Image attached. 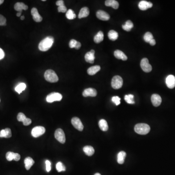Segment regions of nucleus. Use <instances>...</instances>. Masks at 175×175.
<instances>
[{
  "label": "nucleus",
  "instance_id": "f257e3e1",
  "mask_svg": "<svg viewBox=\"0 0 175 175\" xmlns=\"http://www.w3.org/2000/svg\"><path fill=\"white\" fill-rule=\"evenodd\" d=\"M54 42L53 37L49 36L45 38V39L42 40L39 45V49L40 50L45 52L50 49Z\"/></svg>",
  "mask_w": 175,
  "mask_h": 175
},
{
  "label": "nucleus",
  "instance_id": "f03ea898",
  "mask_svg": "<svg viewBox=\"0 0 175 175\" xmlns=\"http://www.w3.org/2000/svg\"><path fill=\"white\" fill-rule=\"evenodd\" d=\"M134 130L138 134L140 135H146L149 132L150 127L146 124H138L136 125L134 127Z\"/></svg>",
  "mask_w": 175,
  "mask_h": 175
},
{
  "label": "nucleus",
  "instance_id": "7ed1b4c3",
  "mask_svg": "<svg viewBox=\"0 0 175 175\" xmlns=\"http://www.w3.org/2000/svg\"><path fill=\"white\" fill-rule=\"evenodd\" d=\"M44 77L45 80L49 82L55 83L58 81V76L52 70H48L45 72Z\"/></svg>",
  "mask_w": 175,
  "mask_h": 175
},
{
  "label": "nucleus",
  "instance_id": "20e7f679",
  "mask_svg": "<svg viewBox=\"0 0 175 175\" xmlns=\"http://www.w3.org/2000/svg\"><path fill=\"white\" fill-rule=\"evenodd\" d=\"M123 84V80L120 76H115L112 80V86L114 89H120Z\"/></svg>",
  "mask_w": 175,
  "mask_h": 175
},
{
  "label": "nucleus",
  "instance_id": "39448f33",
  "mask_svg": "<svg viewBox=\"0 0 175 175\" xmlns=\"http://www.w3.org/2000/svg\"><path fill=\"white\" fill-rule=\"evenodd\" d=\"M62 98V96L58 93H52L49 94L46 97L47 102L52 103L54 101H60Z\"/></svg>",
  "mask_w": 175,
  "mask_h": 175
},
{
  "label": "nucleus",
  "instance_id": "423d86ee",
  "mask_svg": "<svg viewBox=\"0 0 175 175\" xmlns=\"http://www.w3.org/2000/svg\"><path fill=\"white\" fill-rule=\"evenodd\" d=\"M54 137L58 142L61 143H64L66 141L65 133L63 130L61 129H58L54 133Z\"/></svg>",
  "mask_w": 175,
  "mask_h": 175
},
{
  "label": "nucleus",
  "instance_id": "0eeeda50",
  "mask_svg": "<svg viewBox=\"0 0 175 175\" xmlns=\"http://www.w3.org/2000/svg\"><path fill=\"white\" fill-rule=\"evenodd\" d=\"M45 132V129L43 126H38L35 127L31 131L32 136L37 138L40 136Z\"/></svg>",
  "mask_w": 175,
  "mask_h": 175
},
{
  "label": "nucleus",
  "instance_id": "6e6552de",
  "mask_svg": "<svg viewBox=\"0 0 175 175\" xmlns=\"http://www.w3.org/2000/svg\"><path fill=\"white\" fill-rule=\"evenodd\" d=\"M140 65L142 70L146 73H149L152 71V68L151 65L149 63V60L147 58H143Z\"/></svg>",
  "mask_w": 175,
  "mask_h": 175
},
{
  "label": "nucleus",
  "instance_id": "1a4fd4ad",
  "mask_svg": "<svg viewBox=\"0 0 175 175\" xmlns=\"http://www.w3.org/2000/svg\"><path fill=\"white\" fill-rule=\"evenodd\" d=\"M71 122L73 126L77 130L80 131H82L83 130V125L82 123L81 120L79 119V118L77 117H74L72 118Z\"/></svg>",
  "mask_w": 175,
  "mask_h": 175
},
{
  "label": "nucleus",
  "instance_id": "9d476101",
  "mask_svg": "<svg viewBox=\"0 0 175 175\" xmlns=\"http://www.w3.org/2000/svg\"><path fill=\"white\" fill-rule=\"evenodd\" d=\"M97 91L96 89H93L91 88L85 89L82 93L84 97H88V96L95 97L97 96Z\"/></svg>",
  "mask_w": 175,
  "mask_h": 175
},
{
  "label": "nucleus",
  "instance_id": "9b49d317",
  "mask_svg": "<svg viewBox=\"0 0 175 175\" xmlns=\"http://www.w3.org/2000/svg\"><path fill=\"white\" fill-rule=\"evenodd\" d=\"M96 17L98 19L102 21H108L110 19V16L109 14L104 11L99 10L96 13Z\"/></svg>",
  "mask_w": 175,
  "mask_h": 175
},
{
  "label": "nucleus",
  "instance_id": "f8f14e48",
  "mask_svg": "<svg viewBox=\"0 0 175 175\" xmlns=\"http://www.w3.org/2000/svg\"><path fill=\"white\" fill-rule=\"evenodd\" d=\"M152 3L150 1H141L139 3V8L141 10H146L149 8H151L152 7Z\"/></svg>",
  "mask_w": 175,
  "mask_h": 175
},
{
  "label": "nucleus",
  "instance_id": "ddd939ff",
  "mask_svg": "<svg viewBox=\"0 0 175 175\" xmlns=\"http://www.w3.org/2000/svg\"><path fill=\"white\" fill-rule=\"evenodd\" d=\"M166 84L169 89H173L175 87V77L173 75H169L166 78Z\"/></svg>",
  "mask_w": 175,
  "mask_h": 175
},
{
  "label": "nucleus",
  "instance_id": "4468645a",
  "mask_svg": "<svg viewBox=\"0 0 175 175\" xmlns=\"http://www.w3.org/2000/svg\"><path fill=\"white\" fill-rule=\"evenodd\" d=\"M151 102L154 107L159 106L162 103V98L159 94H153L151 96Z\"/></svg>",
  "mask_w": 175,
  "mask_h": 175
},
{
  "label": "nucleus",
  "instance_id": "2eb2a0df",
  "mask_svg": "<svg viewBox=\"0 0 175 175\" xmlns=\"http://www.w3.org/2000/svg\"><path fill=\"white\" fill-rule=\"evenodd\" d=\"M94 54H95V51L94 50H92L90 52L87 53L85 56L86 61L87 62L90 63H93L94 59H95Z\"/></svg>",
  "mask_w": 175,
  "mask_h": 175
},
{
  "label": "nucleus",
  "instance_id": "dca6fc26",
  "mask_svg": "<svg viewBox=\"0 0 175 175\" xmlns=\"http://www.w3.org/2000/svg\"><path fill=\"white\" fill-rule=\"evenodd\" d=\"M31 14L33 16V20H34L35 21L37 22V23L42 21L43 18L39 14V12H38V11L37 8H35V7L32 8V10H31Z\"/></svg>",
  "mask_w": 175,
  "mask_h": 175
},
{
  "label": "nucleus",
  "instance_id": "f3484780",
  "mask_svg": "<svg viewBox=\"0 0 175 175\" xmlns=\"http://www.w3.org/2000/svg\"><path fill=\"white\" fill-rule=\"evenodd\" d=\"M14 9L15 10L17 11L18 12H21V13L23 10H26L28 9V6L25 5L24 3L18 2V3H17L16 4H15Z\"/></svg>",
  "mask_w": 175,
  "mask_h": 175
},
{
  "label": "nucleus",
  "instance_id": "a211bd4d",
  "mask_svg": "<svg viewBox=\"0 0 175 175\" xmlns=\"http://www.w3.org/2000/svg\"><path fill=\"white\" fill-rule=\"evenodd\" d=\"M114 54L115 57L119 60H122L124 61H125L127 60V56L123 52L119 50H116L114 52Z\"/></svg>",
  "mask_w": 175,
  "mask_h": 175
},
{
  "label": "nucleus",
  "instance_id": "6ab92c4d",
  "mask_svg": "<svg viewBox=\"0 0 175 175\" xmlns=\"http://www.w3.org/2000/svg\"><path fill=\"white\" fill-rule=\"evenodd\" d=\"M90 14V10L87 7H84L81 8L80 11L78 15V18L81 19L83 18H86L89 16Z\"/></svg>",
  "mask_w": 175,
  "mask_h": 175
},
{
  "label": "nucleus",
  "instance_id": "aec40b11",
  "mask_svg": "<svg viewBox=\"0 0 175 175\" xmlns=\"http://www.w3.org/2000/svg\"><path fill=\"white\" fill-rule=\"evenodd\" d=\"M105 5L107 7H111L115 10L118 9L119 7V4L118 1L115 0H107L105 1Z\"/></svg>",
  "mask_w": 175,
  "mask_h": 175
},
{
  "label": "nucleus",
  "instance_id": "412c9836",
  "mask_svg": "<svg viewBox=\"0 0 175 175\" xmlns=\"http://www.w3.org/2000/svg\"><path fill=\"white\" fill-rule=\"evenodd\" d=\"M101 69V67L99 65H96L91 67L88 69V74L90 76H93L99 72Z\"/></svg>",
  "mask_w": 175,
  "mask_h": 175
},
{
  "label": "nucleus",
  "instance_id": "4be33fe9",
  "mask_svg": "<svg viewBox=\"0 0 175 175\" xmlns=\"http://www.w3.org/2000/svg\"><path fill=\"white\" fill-rule=\"evenodd\" d=\"M35 163V161L31 157H27L24 160V164L25 167L27 170H28L31 168L32 165Z\"/></svg>",
  "mask_w": 175,
  "mask_h": 175
},
{
  "label": "nucleus",
  "instance_id": "5701e85b",
  "mask_svg": "<svg viewBox=\"0 0 175 175\" xmlns=\"http://www.w3.org/2000/svg\"><path fill=\"white\" fill-rule=\"evenodd\" d=\"M56 4L58 6V11L59 12L65 13L67 11V7L64 4V1L63 0H59L56 2Z\"/></svg>",
  "mask_w": 175,
  "mask_h": 175
},
{
  "label": "nucleus",
  "instance_id": "b1692460",
  "mask_svg": "<svg viewBox=\"0 0 175 175\" xmlns=\"http://www.w3.org/2000/svg\"><path fill=\"white\" fill-rule=\"evenodd\" d=\"M83 151L85 154L88 156H91L94 153V149L92 146H85L84 147Z\"/></svg>",
  "mask_w": 175,
  "mask_h": 175
},
{
  "label": "nucleus",
  "instance_id": "393cba45",
  "mask_svg": "<svg viewBox=\"0 0 175 175\" xmlns=\"http://www.w3.org/2000/svg\"><path fill=\"white\" fill-rule=\"evenodd\" d=\"M126 157V153L125 151H120L117 155V162L119 164H123Z\"/></svg>",
  "mask_w": 175,
  "mask_h": 175
},
{
  "label": "nucleus",
  "instance_id": "a878e982",
  "mask_svg": "<svg viewBox=\"0 0 175 175\" xmlns=\"http://www.w3.org/2000/svg\"><path fill=\"white\" fill-rule=\"evenodd\" d=\"M98 125H99L100 129H101L102 131H106L108 130L109 126L107 125V122L105 120H100L99 122Z\"/></svg>",
  "mask_w": 175,
  "mask_h": 175
},
{
  "label": "nucleus",
  "instance_id": "bb28decb",
  "mask_svg": "<svg viewBox=\"0 0 175 175\" xmlns=\"http://www.w3.org/2000/svg\"><path fill=\"white\" fill-rule=\"evenodd\" d=\"M104 40V34L102 31H99L97 34L94 36V41L96 43H99L102 42Z\"/></svg>",
  "mask_w": 175,
  "mask_h": 175
},
{
  "label": "nucleus",
  "instance_id": "cd10ccee",
  "mask_svg": "<svg viewBox=\"0 0 175 175\" xmlns=\"http://www.w3.org/2000/svg\"><path fill=\"white\" fill-rule=\"evenodd\" d=\"M108 37H109V39L112 41H115L118 39V33L116 32L115 31L113 30L110 31L109 33H108Z\"/></svg>",
  "mask_w": 175,
  "mask_h": 175
},
{
  "label": "nucleus",
  "instance_id": "c85d7f7f",
  "mask_svg": "<svg viewBox=\"0 0 175 175\" xmlns=\"http://www.w3.org/2000/svg\"><path fill=\"white\" fill-rule=\"evenodd\" d=\"M133 27V24L130 20H129V21H126V24L125 25H123V26H122L123 29L124 30L128 31V32L130 31Z\"/></svg>",
  "mask_w": 175,
  "mask_h": 175
},
{
  "label": "nucleus",
  "instance_id": "c756f323",
  "mask_svg": "<svg viewBox=\"0 0 175 175\" xmlns=\"http://www.w3.org/2000/svg\"><path fill=\"white\" fill-rule=\"evenodd\" d=\"M26 85L25 83H21L19 84V85H17L16 87L15 90L19 94H20L21 92L24 91L26 89Z\"/></svg>",
  "mask_w": 175,
  "mask_h": 175
},
{
  "label": "nucleus",
  "instance_id": "7c9ffc66",
  "mask_svg": "<svg viewBox=\"0 0 175 175\" xmlns=\"http://www.w3.org/2000/svg\"><path fill=\"white\" fill-rule=\"evenodd\" d=\"M66 16L67 19L69 20H74L76 18V14L72 10H69L67 11Z\"/></svg>",
  "mask_w": 175,
  "mask_h": 175
},
{
  "label": "nucleus",
  "instance_id": "2f4dec72",
  "mask_svg": "<svg viewBox=\"0 0 175 175\" xmlns=\"http://www.w3.org/2000/svg\"><path fill=\"white\" fill-rule=\"evenodd\" d=\"M125 101L128 104H133L135 103L134 100V96L132 94H129L125 96Z\"/></svg>",
  "mask_w": 175,
  "mask_h": 175
},
{
  "label": "nucleus",
  "instance_id": "473e14b6",
  "mask_svg": "<svg viewBox=\"0 0 175 175\" xmlns=\"http://www.w3.org/2000/svg\"><path fill=\"white\" fill-rule=\"evenodd\" d=\"M56 169L58 172L66 171V167L61 162H58L57 163Z\"/></svg>",
  "mask_w": 175,
  "mask_h": 175
},
{
  "label": "nucleus",
  "instance_id": "72a5a7b5",
  "mask_svg": "<svg viewBox=\"0 0 175 175\" xmlns=\"http://www.w3.org/2000/svg\"><path fill=\"white\" fill-rule=\"evenodd\" d=\"M143 39L146 43H149L150 40L153 39V36L150 32H146L143 36Z\"/></svg>",
  "mask_w": 175,
  "mask_h": 175
},
{
  "label": "nucleus",
  "instance_id": "f704fd0d",
  "mask_svg": "<svg viewBox=\"0 0 175 175\" xmlns=\"http://www.w3.org/2000/svg\"><path fill=\"white\" fill-rule=\"evenodd\" d=\"M15 156V153L12 152H8L6 154V158L7 160L8 161H11L14 159Z\"/></svg>",
  "mask_w": 175,
  "mask_h": 175
},
{
  "label": "nucleus",
  "instance_id": "c9c22d12",
  "mask_svg": "<svg viewBox=\"0 0 175 175\" xmlns=\"http://www.w3.org/2000/svg\"><path fill=\"white\" fill-rule=\"evenodd\" d=\"M26 118V117L25 116L24 113H23L20 112L18 114L17 120L19 122H23Z\"/></svg>",
  "mask_w": 175,
  "mask_h": 175
},
{
  "label": "nucleus",
  "instance_id": "e433bc0d",
  "mask_svg": "<svg viewBox=\"0 0 175 175\" xmlns=\"http://www.w3.org/2000/svg\"><path fill=\"white\" fill-rule=\"evenodd\" d=\"M120 100H121V98H120L119 97H118L117 96H113L112 98V101L113 103H114L116 106L120 105Z\"/></svg>",
  "mask_w": 175,
  "mask_h": 175
},
{
  "label": "nucleus",
  "instance_id": "4c0bfd02",
  "mask_svg": "<svg viewBox=\"0 0 175 175\" xmlns=\"http://www.w3.org/2000/svg\"><path fill=\"white\" fill-rule=\"evenodd\" d=\"M7 24V20L3 15L0 14V26H4Z\"/></svg>",
  "mask_w": 175,
  "mask_h": 175
},
{
  "label": "nucleus",
  "instance_id": "58836bf2",
  "mask_svg": "<svg viewBox=\"0 0 175 175\" xmlns=\"http://www.w3.org/2000/svg\"><path fill=\"white\" fill-rule=\"evenodd\" d=\"M6 133V136L5 138H10L12 136V133H11V130L9 128H6L4 129Z\"/></svg>",
  "mask_w": 175,
  "mask_h": 175
},
{
  "label": "nucleus",
  "instance_id": "ea45409f",
  "mask_svg": "<svg viewBox=\"0 0 175 175\" xmlns=\"http://www.w3.org/2000/svg\"><path fill=\"white\" fill-rule=\"evenodd\" d=\"M45 163H46V169L47 172H49L51 169V162L48 160H46Z\"/></svg>",
  "mask_w": 175,
  "mask_h": 175
},
{
  "label": "nucleus",
  "instance_id": "a19ab883",
  "mask_svg": "<svg viewBox=\"0 0 175 175\" xmlns=\"http://www.w3.org/2000/svg\"><path fill=\"white\" fill-rule=\"evenodd\" d=\"M77 41L75 40H71L69 43V47L71 48H75Z\"/></svg>",
  "mask_w": 175,
  "mask_h": 175
},
{
  "label": "nucleus",
  "instance_id": "79ce46f5",
  "mask_svg": "<svg viewBox=\"0 0 175 175\" xmlns=\"http://www.w3.org/2000/svg\"><path fill=\"white\" fill-rule=\"evenodd\" d=\"M23 123L24 125L27 126H29V125H30L31 123H32V121H31V120L30 119L26 118L24 120V121H23Z\"/></svg>",
  "mask_w": 175,
  "mask_h": 175
},
{
  "label": "nucleus",
  "instance_id": "37998d69",
  "mask_svg": "<svg viewBox=\"0 0 175 175\" xmlns=\"http://www.w3.org/2000/svg\"><path fill=\"white\" fill-rule=\"evenodd\" d=\"M6 136V133L4 129H2L0 131V137L1 138H5Z\"/></svg>",
  "mask_w": 175,
  "mask_h": 175
},
{
  "label": "nucleus",
  "instance_id": "c03bdc74",
  "mask_svg": "<svg viewBox=\"0 0 175 175\" xmlns=\"http://www.w3.org/2000/svg\"><path fill=\"white\" fill-rule=\"evenodd\" d=\"M4 57V53L3 49L0 48V60H2Z\"/></svg>",
  "mask_w": 175,
  "mask_h": 175
},
{
  "label": "nucleus",
  "instance_id": "a18cd8bd",
  "mask_svg": "<svg viewBox=\"0 0 175 175\" xmlns=\"http://www.w3.org/2000/svg\"><path fill=\"white\" fill-rule=\"evenodd\" d=\"M21 159V156L18 153H15V156L14 159V160L15 161H19Z\"/></svg>",
  "mask_w": 175,
  "mask_h": 175
},
{
  "label": "nucleus",
  "instance_id": "49530a36",
  "mask_svg": "<svg viewBox=\"0 0 175 175\" xmlns=\"http://www.w3.org/2000/svg\"><path fill=\"white\" fill-rule=\"evenodd\" d=\"M81 44L79 42H78L77 41V43H76V47H75V48L76 49H80V48L81 47Z\"/></svg>",
  "mask_w": 175,
  "mask_h": 175
},
{
  "label": "nucleus",
  "instance_id": "de8ad7c7",
  "mask_svg": "<svg viewBox=\"0 0 175 175\" xmlns=\"http://www.w3.org/2000/svg\"><path fill=\"white\" fill-rule=\"evenodd\" d=\"M149 43H150V44L151 46H154V45H155L156 44L155 40H154V39H152L151 40H150V42Z\"/></svg>",
  "mask_w": 175,
  "mask_h": 175
},
{
  "label": "nucleus",
  "instance_id": "09e8293b",
  "mask_svg": "<svg viewBox=\"0 0 175 175\" xmlns=\"http://www.w3.org/2000/svg\"><path fill=\"white\" fill-rule=\"evenodd\" d=\"M21 12H18L17 14V17H20V16H21Z\"/></svg>",
  "mask_w": 175,
  "mask_h": 175
},
{
  "label": "nucleus",
  "instance_id": "8fccbe9b",
  "mask_svg": "<svg viewBox=\"0 0 175 175\" xmlns=\"http://www.w3.org/2000/svg\"><path fill=\"white\" fill-rule=\"evenodd\" d=\"M4 1H3V0H0V5L4 3Z\"/></svg>",
  "mask_w": 175,
  "mask_h": 175
},
{
  "label": "nucleus",
  "instance_id": "3c124183",
  "mask_svg": "<svg viewBox=\"0 0 175 175\" xmlns=\"http://www.w3.org/2000/svg\"><path fill=\"white\" fill-rule=\"evenodd\" d=\"M21 20H24V16H22L21 17Z\"/></svg>",
  "mask_w": 175,
  "mask_h": 175
},
{
  "label": "nucleus",
  "instance_id": "603ef678",
  "mask_svg": "<svg viewBox=\"0 0 175 175\" xmlns=\"http://www.w3.org/2000/svg\"><path fill=\"white\" fill-rule=\"evenodd\" d=\"M94 175H101V174H100V173H96V174H94Z\"/></svg>",
  "mask_w": 175,
  "mask_h": 175
}]
</instances>
